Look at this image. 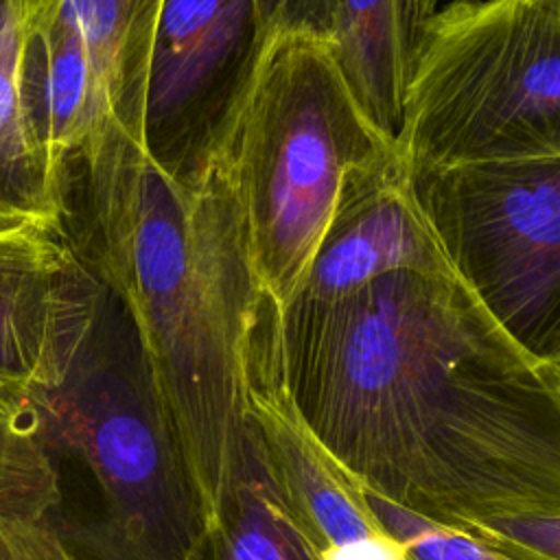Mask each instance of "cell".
<instances>
[{"mask_svg": "<svg viewBox=\"0 0 560 560\" xmlns=\"http://www.w3.org/2000/svg\"><path fill=\"white\" fill-rule=\"evenodd\" d=\"M267 33L273 37H306L330 44L339 0H256Z\"/></svg>", "mask_w": 560, "mask_h": 560, "instance_id": "cell-18", "label": "cell"}, {"mask_svg": "<svg viewBox=\"0 0 560 560\" xmlns=\"http://www.w3.org/2000/svg\"><path fill=\"white\" fill-rule=\"evenodd\" d=\"M280 330L258 341L249 372V418L291 510L322 551L326 545L385 532L359 479L308 427L280 376Z\"/></svg>", "mask_w": 560, "mask_h": 560, "instance_id": "cell-11", "label": "cell"}, {"mask_svg": "<svg viewBox=\"0 0 560 560\" xmlns=\"http://www.w3.org/2000/svg\"><path fill=\"white\" fill-rule=\"evenodd\" d=\"M164 0H26L24 94L52 162L107 131L142 142L149 59Z\"/></svg>", "mask_w": 560, "mask_h": 560, "instance_id": "cell-7", "label": "cell"}, {"mask_svg": "<svg viewBox=\"0 0 560 560\" xmlns=\"http://www.w3.org/2000/svg\"><path fill=\"white\" fill-rule=\"evenodd\" d=\"M317 560H413V556L405 540L389 532H376L326 545Z\"/></svg>", "mask_w": 560, "mask_h": 560, "instance_id": "cell-19", "label": "cell"}, {"mask_svg": "<svg viewBox=\"0 0 560 560\" xmlns=\"http://www.w3.org/2000/svg\"><path fill=\"white\" fill-rule=\"evenodd\" d=\"M396 153L407 173L560 158V9L455 0L413 35Z\"/></svg>", "mask_w": 560, "mask_h": 560, "instance_id": "cell-5", "label": "cell"}, {"mask_svg": "<svg viewBox=\"0 0 560 560\" xmlns=\"http://www.w3.org/2000/svg\"><path fill=\"white\" fill-rule=\"evenodd\" d=\"M453 276L540 368H560V158L409 173Z\"/></svg>", "mask_w": 560, "mask_h": 560, "instance_id": "cell-6", "label": "cell"}, {"mask_svg": "<svg viewBox=\"0 0 560 560\" xmlns=\"http://www.w3.org/2000/svg\"><path fill=\"white\" fill-rule=\"evenodd\" d=\"M61 505L59 462L22 413L0 438V560H81Z\"/></svg>", "mask_w": 560, "mask_h": 560, "instance_id": "cell-13", "label": "cell"}, {"mask_svg": "<svg viewBox=\"0 0 560 560\" xmlns=\"http://www.w3.org/2000/svg\"><path fill=\"white\" fill-rule=\"evenodd\" d=\"M549 2H553V4L560 9V0H549Z\"/></svg>", "mask_w": 560, "mask_h": 560, "instance_id": "cell-22", "label": "cell"}, {"mask_svg": "<svg viewBox=\"0 0 560 560\" xmlns=\"http://www.w3.org/2000/svg\"><path fill=\"white\" fill-rule=\"evenodd\" d=\"M269 44L256 0L162 2L142 142L164 171L201 177L221 160Z\"/></svg>", "mask_w": 560, "mask_h": 560, "instance_id": "cell-8", "label": "cell"}, {"mask_svg": "<svg viewBox=\"0 0 560 560\" xmlns=\"http://www.w3.org/2000/svg\"><path fill=\"white\" fill-rule=\"evenodd\" d=\"M280 376L359 483L459 529L560 516V385L455 276L280 308Z\"/></svg>", "mask_w": 560, "mask_h": 560, "instance_id": "cell-1", "label": "cell"}, {"mask_svg": "<svg viewBox=\"0 0 560 560\" xmlns=\"http://www.w3.org/2000/svg\"><path fill=\"white\" fill-rule=\"evenodd\" d=\"M392 158L394 138L359 105L328 44L273 37L219 162L241 201L256 276L280 308L332 219L346 175Z\"/></svg>", "mask_w": 560, "mask_h": 560, "instance_id": "cell-4", "label": "cell"}, {"mask_svg": "<svg viewBox=\"0 0 560 560\" xmlns=\"http://www.w3.org/2000/svg\"><path fill=\"white\" fill-rule=\"evenodd\" d=\"M254 424V422H252ZM254 427L247 453L208 529L203 560H317Z\"/></svg>", "mask_w": 560, "mask_h": 560, "instance_id": "cell-15", "label": "cell"}, {"mask_svg": "<svg viewBox=\"0 0 560 560\" xmlns=\"http://www.w3.org/2000/svg\"><path fill=\"white\" fill-rule=\"evenodd\" d=\"M59 462L92 479L98 514L63 527L98 560H203L208 523L138 335L109 293L66 378L24 411Z\"/></svg>", "mask_w": 560, "mask_h": 560, "instance_id": "cell-3", "label": "cell"}, {"mask_svg": "<svg viewBox=\"0 0 560 560\" xmlns=\"http://www.w3.org/2000/svg\"><path fill=\"white\" fill-rule=\"evenodd\" d=\"M328 48L359 105L396 142L409 74L405 0H339Z\"/></svg>", "mask_w": 560, "mask_h": 560, "instance_id": "cell-14", "label": "cell"}, {"mask_svg": "<svg viewBox=\"0 0 560 560\" xmlns=\"http://www.w3.org/2000/svg\"><path fill=\"white\" fill-rule=\"evenodd\" d=\"M79 164L98 278L138 335L210 529L249 446L252 361L280 306L256 276L221 162L171 175L112 129Z\"/></svg>", "mask_w": 560, "mask_h": 560, "instance_id": "cell-2", "label": "cell"}, {"mask_svg": "<svg viewBox=\"0 0 560 560\" xmlns=\"http://www.w3.org/2000/svg\"><path fill=\"white\" fill-rule=\"evenodd\" d=\"M105 300L63 232L0 230V424L66 378Z\"/></svg>", "mask_w": 560, "mask_h": 560, "instance_id": "cell-9", "label": "cell"}, {"mask_svg": "<svg viewBox=\"0 0 560 560\" xmlns=\"http://www.w3.org/2000/svg\"><path fill=\"white\" fill-rule=\"evenodd\" d=\"M2 427H4V424H0V438H2Z\"/></svg>", "mask_w": 560, "mask_h": 560, "instance_id": "cell-23", "label": "cell"}, {"mask_svg": "<svg viewBox=\"0 0 560 560\" xmlns=\"http://www.w3.org/2000/svg\"><path fill=\"white\" fill-rule=\"evenodd\" d=\"M363 492L368 497L372 512L378 516L383 529L405 540L411 549L413 560H538L501 547L486 545L470 534L431 523L365 488Z\"/></svg>", "mask_w": 560, "mask_h": 560, "instance_id": "cell-16", "label": "cell"}, {"mask_svg": "<svg viewBox=\"0 0 560 560\" xmlns=\"http://www.w3.org/2000/svg\"><path fill=\"white\" fill-rule=\"evenodd\" d=\"M549 372H551V376L556 378V383L560 385V368H549Z\"/></svg>", "mask_w": 560, "mask_h": 560, "instance_id": "cell-21", "label": "cell"}, {"mask_svg": "<svg viewBox=\"0 0 560 560\" xmlns=\"http://www.w3.org/2000/svg\"><path fill=\"white\" fill-rule=\"evenodd\" d=\"M444 0H405V28H407V37H409V48H411V39L418 33V28L442 9Z\"/></svg>", "mask_w": 560, "mask_h": 560, "instance_id": "cell-20", "label": "cell"}, {"mask_svg": "<svg viewBox=\"0 0 560 560\" xmlns=\"http://www.w3.org/2000/svg\"><path fill=\"white\" fill-rule=\"evenodd\" d=\"M457 532L486 545L538 560H560V516H503L475 521Z\"/></svg>", "mask_w": 560, "mask_h": 560, "instance_id": "cell-17", "label": "cell"}, {"mask_svg": "<svg viewBox=\"0 0 560 560\" xmlns=\"http://www.w3.org/2000/svg\"><path fill=\"white\" fill-rule=\"evenodd\" d=\"M398 271L453 276L396 153L346 175L332 219L287 304H326Z\"/></svg>", "mask_w": 560, "mask_h": 560, "instance_id": "cell-10", "label": "cell"}, {"mask_svg": "<svg viewBox=\"0 0 560 560\" xmlns=\"http://www.w3.org/2000/svg\"><path fill=\"white\" fill-rule=\"evenodd\" d=\"M26 0H0V230L63 232L68 175L52 162L24 94Z\"/></svg>", "mask_w": 560, "mask_h": 560, "instance_id": "cell-12", "label": "cell"}]
</instances>
